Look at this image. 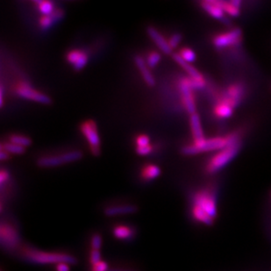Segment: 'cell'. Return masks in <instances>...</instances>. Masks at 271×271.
<instances>
[{"label":"cell","mask_w":271,"mask_h":271,"mask_svg":"<svg viewBox=\"0 0 271 271\" xmlns=\"http://www.w3.org/2000/svg\"><path fill=\"white\" fill-rule=\"evenodd\" d=\"M22 257L28 263L40 265L47 264H58L61 263H67L75 264L76 258L71 254L60 253V252H46L38 250L32 247H24L22 249Z\"/></svg>","instance_id":"6da1fadb"},{"label":"cell","mask_w":271,"mask_h":271,"mask_svg":"<svg viewBox=\"0 0 271 271\" xmlns=\"http://www.w3.org/2000/svg\"><path fill=\"white\" fill-rule=\"evenodd\" d=\"M242 143L230 145L225 147V148L218 151L217 153L213 154L208 162L205 164V171L208 174H214L224 169L234 160L239 152L242 149Z\"/></svg>","instance_id":"7a4b0ae2"},{"label":"cell","mask_w":271,"mask_h":271,"mask_svg":"<svg viewBox=\"0 0 271 271\" xmlns=\"http://www.w3.org/2000/svg\"><path fill=\"white\" fill-rule=\"evenodd\" d=\"M227 146H228V142L225 135L209 138V139L205 138L200 142H193L192 144L183 147L182 154H184V155H195L203 152L220 151Z\"/></svg>","instance_id":"3957f363"},{"label":"cell","mask_w":271,"mask_h":271,"mask_svg":"<svg viewBox=\"0 0 271 271\" xmlns=\"http://www.w3.org/2000/svg\"><path fill=\"white\" fill-rule=\"evenodd\" d=\"M192 204L197 205L212 217H217V200L216 194L211 188H204L197 191L192 197Z\"/></svg>","instance_id":"277c9868"},{"label":"cell","mask_w":271,"mask_h":271,"mask_svg":"<svg viewBox=\"0 0 271 271\" xmlns=\"http://www.w3.org/2000/svg\"><path fill=\"white\" fill-rule=\"evenodd\" d=\"M246 84L241 81L234 82L225 87L224 92L218 94L217 99H222L235 109L239 107L246 95Z\"/></svg>","instance_id":"5b68a950"},{"label":"cell","mask_w":271,"mask_h":271,"mask_svg":"<svg viewBox=\"0 0 271 271\" xmlns=\"http://www.w3.org/2000/svg\"><path fill=\"white\" fill-rule=\"evenodd\" d=\"M243 34L242 29L235 27L233 29L215 34L212 39L213 46L218 49H228L231 47H237L242 42Z\"/></svg>","instance_id":"8992f818"},{"label":"cell","mask_w":271,"mask_h":271,"mask_svg":"<svg viewBox=\"0 0 271 271\" xmlns=\"http://www.w3.org/2000/svg\"><path fill=\"white\" fill-rule=\"evenodd\" d=\"M80 131L84 134L90 146V150L94 156L100 155V138L98 132V127L93 120L84 121L80 124Z\"/></svg>","instance_id":"52a82bcc"},{"label":"cell","mask_w":271,"mask_h":271,"mask_svg":"<svg viewBox=\"0 0 271 271\" xmlns=\"http://www.w3.org/2000/svg\"><path fill=\"white\" fill-rule=\"evenodd\" d=\"M82 157H83V153L81 151H70L61 155L42 156L41 158L38 159L37 165L41 168L55 167L65 163L78 161Z\"/></svg>","instance_id":"ba28073f"},{"label":"cell","mask_w":271,"mask_h":271,"mask_svg":"<svg viewBox=\"0 0 271 271\" xmlns=\"http://www.w3.org/2000/svg\"><path fill=\"white\" fill-rule=\"evenodd\" d=\"M0 242L1 245L6 250L15 249L20 242L21 235L13 224L9 222H3L0 225Z\"/></svg>","instance_id":"9c48e42d"},{"label":"cell","mask_w":271,"mask_h":271,"mask_svg":"<svg viewBox=\"0 0 271 271\" xmlns=\"http://www.w3.org/2000/svg\"><path fill=\"white\" fill-rule=\"evenodd\" d=\"M15 93L18 96L28 100L34 101L44 104H50L52 103L51 98L47 96L44 93L34 90V88L31 87L26 82H23V81L16 84Z\"/></svg>","instance_id":"30bf717a"},{"label":"cell","mask_w":271,"mask_h":271,"mask_svg":"<svg viewBox=\"0 0 271 271\" xmlns=\"http://www.w3.org/2000/svg\"><path fill=\"white\" fill-rule=\"evenodd\" d=\"M113 237L122 242H131L134 240L136 234V230L133 225L127 224H118L112 229Z\"/></svg>","instance_id":"8fae6325"},{"label":"cell","mask_w":271,"mask_h":271,"mask_svg":"<svg viewBox=\"0 0 271 271\" xmlns=\"http://www.w3.org/2000/svg\"><path fill=\"white\" fill-rule=\"evenodd\" d=\"M66 60L74 68L75 71L83 70L88 63V54L83 50L73 49L66 54Z\"/></svg>","instance_id":"7c38bea8"},{"label":"cell","mask_w":271,"mask_h":271,"mask_svg":"<svg viewBox=\"0 0 271 271\" xmlns=\"http://www.w3.org/2000/svg\"><path fill=\"white\" fill-rule=\"evenodd\" d=\"M201 8L204 10V12L208 13L211 17L214 18L219 21H226V17L223 10L218 5L215 0H204L199 2Z\"/></svg>","instance_id":"4fadbf2b"},{"label":"cell","mask_w":271,"mask_h":271,"mask_svg":"<svg viewBox=\"0 0 271 271\" xmlns=\"http://www.w3.org/2000/svg\"><path fill=\"white\" fill-rule=\"evenodd\" d=\"M172 58L174 59L175 63L184 69L185 72L189 75V77H191L192 79L197 80V81H199V82H205L204 76L201 74L200 72L197 71L196 68L193 67L191 63L185 62L184 59L180 56L178 53H173Z\"/></svg>","instance_id":"5bb4252c"},{"label":"cell","mask_w":271,"mask_h":271,"mask_svg":"<svg viewBox=\"0 0 271 271\" xmlns=\"http://www.w3.org/2000/svg\"><path fill=\"white\" fill-rule=\"evenodd\" d=\"M148 34L149 35V37L152 39V41L156 44V46L158 47L159 49L162 50L165 54H171L172 55V49H171L169 42L165 38L163 37L162 34L159 33L157 30L155 29L153 26H148L147 29Z\"/></svg>","instance_id":"9a60e30c"},{"label":"cell","mask_w":271,"mask_h":271,"mask_svg":"<svg viewBox=\"0 0 271 271\" xmlns=\"http://www.w3.org/2000/svg\"><path fill=\"white\" fill-rule=\"evenodd\" d=\"M138 211L137 206L133 204H120V205H112L108 206L104 210V215L112 217L118 215H125V214H132L136 213Z\"/></svg>","instance_id":"2e32d148"},{"label":"cell","mask_w":271,"mask_h":271,"mask_svg":"<svg viewBox=\"0 0 271 271\" xmlns=\"http://www.w3.org/2000/svg\"><path fill=\"white\" fill-rule=\"evenodd\" d=\"M134 63L136 64L138 70L141 72L142 78L145 81L147 85L149 87H154L155 85V80L151 73L149 67L147 65L146 61H144V59L137 55L134 58Z\"/></svg>","instance_id":"e0dca14e"},{"label":"cell","mask_w":271,"mask_h":271,"mask_svg":"<svg viewBox=\"0 0 271 271\" xmlns=\"http://www.w3.org/2000/svg\"><path fill=\"white\" fill-rule=\"evenodd\" d=\"M234 109L228 103L222 99H217L213 107V114L219 120H226L232 117Z\"/></svg>","instance_id":"ac0fdd59"},{"label":"cell","mask_w":271,"mask_h":271,"mask_svg":"<svg viewBox=\"0 0 271 271\" xmlns=\"http://www.w3.org/2000/svg\"><path fill=\"white\" fill-rule=\"evenodd\" d=\"M191 216L196 222L203 225H212L215 221L214 218L209 215L206 212H204L203 209L194 204H192L191 207Z\"/></svg>","instance_id":"d6986e66"},{"label":"cell","mask_w":271,"mask_h":271,"mask_svg":"<svg viewBox=\"0 0 271 271\" xmlns=\"http://www.w3.org/2000/svg\"><path fill=\"white\" fill-rule=\"evenodd\" d=\"M190 125L194 142H200L205 139L201 125L200 117L197 113H193L190 116Z\"/></svg>","instance_id":"ffe728a7"},{"label":"cell","mask_w":271,"mask_h":271,"mask_svg":"<svg viewBox=\"0 0 271 271\" xmlns=\"http://www.w3.org/2000/svg\"><path fill=\"white\" fill-rule=\"evenodd\" d=\"M63 15H64V13L62 9H56V10H54V13H52L51 15L41 17V19L39 20V25L42 29H48L54 24L55 21L61 20L63 17Z\"/></svg>","instance_id":"44dd1931"},{"label":"cell","mask_w":271,"mask_h":271,"mask_svg":"<svg viewBox=\"0 0 271 271\" xmlns=\"http://www.w3.org/2000/svg\"><path fill=\"white\" fill-rule=\"evenodd\" d=\"M161 169L154 164H146L142 168L141 176L144 181H151L157 178L161 175Z\"/></svg>","instance_id":"7402d4cb"},{"label":"cell","mask_w":271,"mask_h":271,"mask_svg":"<svg viewBox=\"0 0 271 271\" xmlns=\"http://www.w3.org/2000/svg\"><path fill=\"white\" fill-rule=\"evenodd\" d=\"M218 5L221 7L223 12L229 15L231 17H238L241 14V9L238 8L235 5L232 4L231 1H221V0H215Z\"/></svg>","instance_id":"603a6c76"},{"label":"cell","mask_w":271,"mask_h":271,"mask_svg":"<svg viewBox=\"0 0 271 271\" xmlns=\"http://www.w3.org/2000/svg\"><path fill=\"white\" fill-rule=\"evenodd\" d=\"M34 3L38 4V9L42 16L51 15L54 12V4L51 1L42 0V1H34Z\"/></svg>","instance_id":"cb8c5ba5"},{"label":"cell","mask_w":271,"mask_h":271,"mask_svg":"<svg viewBox=\"0 0 271 271\" xmlns=\"http://www.w3.org/2000/svg\"><path fill=\"white\" fill-rule=\"evenodd\" d=\"M0 148L2 150L8 152L9 154H24L25 151V148L24 147L19 146V145H16V144L10 142H3Z\"/></svg>","instance_id":"d4e9b609"},{"label":"cell","mask_w":271,"mask_h":271,"mask_svg":"<svg viewBox=\"0 0 271 271\" xmlns=\"http://www.w3.org/2000/svg\"><path fill=\"white\" fill-rule=\"evenodd\" d=\"M8 140L10 142L14 143V144L19 145V146L24 147V148L30 146L32 144V140L29 137L25 136V135L12 134V135L9 136Z\"/></svg>","instance_id":"484cf974"},{"label":"cell","mask_w":271,"mask_h":271,"mask_svg":"<svg viewBox=\"0 0 271 271\" xmlns=\"http://www.w3.org/2000/svg\"><path fill=\"white\" fill-rule=\"evenodd\" d=\"M178 54H179L180 56H181L182 58L184 59L185 62L191 63V64H192V63H194V62L196 61V53L192 50L191 48L184 47V48L180 49Z\"/></svg>","instance_id":"4316f807"},{"label":"cell","mask_w":271,"mask_h":271,"mask_svg":"<svg viewBox=\"0 0 271 271\" xmlns=\"http://www.w3.org/2000/svg\"><path fill=\"white\" fill-rule=\"evenodd\" d=\"M161 58H162V56H161V54H159L158 52L152 51L147 56V65L149 68H154L161 61Z\"/></svg>","instance_id":"83f0119b"},{"label":"cell","mask_w":271,"mask_h":271,"mask_svg":"<svg viewBox=\"0 0 271 271\" xmlns=\"http://www.w3.org/2000/svg\"><path fill=\"white\" fill-rule=\"evenodd\" d=\"M102 246V236L99 234H92L91 239V247L92 250H99Z\"/></svg>","instance_id":"f1b7e54d"},{"label":"cell","mask_w":271,"mask_h":271,"mask_svg":"<svg viewBox=\"0 0 271 271\" xmlns=\"http://www.w3.org/2000/svg\"><path fill=\"white\" fill-rule=\"evenodd\" d=\"M182 39H183V35L181 34L176 33V34H172L171 38L168 40V42H169V44H170L171 49H174L176 47L178 46L180 44V42L182 41Z\"/></svg>","instance_id":"f546056e"},{"label":"cell","mask_w":271,"mask_h":271,"mask_svg":"<svg viewBox=\"0 0 271 271\" xmlns=\"http://www.w3.org/2000/svg\"><path fill=\"white\" fill-rule=\"evenodd\" d=\"M101 261V254L99 250H92L90 253V257H89V262L91 265H94L96 263H99Z\"/></svg>","instance_id":"4dcf8cb0"},{"label":"cell","mask_w":271,"mask_h":271,"mask_svg":"<svg viewBox=\"0 0 271 271\" xmlns=\"http://www.w3.org/2000/svg\"><path fill=\"white\" fill-rule=\"evenodd\" d=\"M135 141H136V145H137V147H146L150 145V144H149L150 139H149V137H148V135H146V134H141V135H139V136H137V138H136Z\"/></svg>","instance_id":"1f68e13d"},{"label":"cell","mask_w":271,"mask_h":271,"mask_svg":"<svg viewBox=\"0 0 271 271\" xmlns=\"http://www.w3.org/2000/svg\"><path fill=\"white\" fill-rule=\"evenodd\" d=\"M108 264L106 262L101 260L99 263L92 265L91 271H109Z\"/></svg>","instance_id":"d6a6232c"},{"label":"cell","mask_w":271,"mask_h":271,"mask_svg":"<svg viewBox=\"0 0 271 271\" xmlns=\"http://www.w3.org/2000/svg\"><path fill=\"white\" fill-rule=\"evenodd\" d=\"M135 151L139 155H147V154H150L151 152L153 151V147L151 145L146 147H136Z\"/></svg>","instance_id":"836d02e7"},{"label":"cell","mask_w":271,"mask_h":271,"mask_svg":"<svg viewBox=\"0 0 271 271\" xmlns=\"http://www.w3.org/2000/svg\"><path fill=\"white\" fill-rule=\"evenodd\" d=\"M71 265L67 263H58L55 265V271H71Z\"/></svg>","instance_id":"e575fe53"},{"label":"cell","mask_w":271,"mask_h":271,"mask_svg":"<svg viewBox=\"0 0 271 271\" xmlns=\"http://www.w3.org/2000/svg\"><path fill=\"white\" fill-rule=\"evenodd\" d=\"M8 172L6 171H4V170H2L1 172H0V184H1V186H3V184L8 180Z\"/></svg>","instance_id":"d590c367"},{"label":"cell","mask_w":271,"mask_h":271,"mask_svg":"<svg viewBox=\"0 0 271 271\" xmlns=\"http://www.w3.org/2000/svg\"><path fill=\"white\" fill-rule=\"evenodd\" d=\"M10 158V154L6 151L2 150L0 152V159L1 161H5V160H8Z\"/></svg>","instance_id":"8d00e7d4"},{"label":"cell","mask_w":271,"mask_h":271,"mask_svg":"<svg viewBox=\"0 0 271 271\" xmlns=\"http://www.w3.org/2000/svg\"><path fill=\"white\" fill-rule=\"evenodd\" d=\"M0 93H1V107L3 106V104H4V102H3V93H4V89H3V87H1V90H0Z\"/></svg>","instance_id":"74e56055"},{"label":"cell","mask_w":271,"mask_h":271,"mask_svg":"<svg viewBox=\"0 0 271 271\" xmlns=\"http://www.w3.org/2000/svg\"><path fill=\"white\" fill-rule=\"evenodd\" d=\"M109 271H131V270H122V269H112Z\"/></svg>","instance_id":"f35d334b"}]
</instances>
